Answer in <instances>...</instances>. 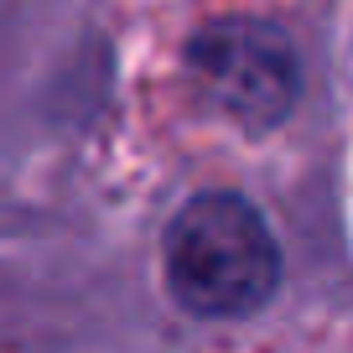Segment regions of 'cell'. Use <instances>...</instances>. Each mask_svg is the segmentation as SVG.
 <instances>
[{
    "label": "cell",
    "mask_w": 353,
    "mask_h": 353,
    "mask_svg": "<svg viewBox=\"0 0 353 353\" xmlns=\"http://www.w3.org/2000/svg\"><path fill=\"white\" fill-rule=\"evenodd\" d=\"M188 73L203 99L239 130H276L301 94L286 32L270 21H213L188 42Z\"/></svg>",
    "instance_id": "7a4b0ae2"
},
{
    "label": "cell",
    "mask_w": 353,
    "mask_h": 353,
    "mask_svg": "<svg viewBox=\"0 0 353 353\" xmlns=\"http://www.w3.org/2000/svg\"><path fill=\"white\" fill-rule=\"evenodd\" d=\"M161 276L188 317H254L281 286V250L265 213L239 192L182 203L161 239Z\"/></svg>",
    "instance_id": "6da1fadb"
}]
</instances>
